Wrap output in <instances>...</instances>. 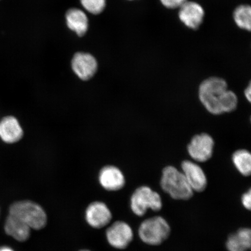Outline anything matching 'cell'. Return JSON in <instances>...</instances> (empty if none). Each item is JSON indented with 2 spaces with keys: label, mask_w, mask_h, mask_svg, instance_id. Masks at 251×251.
Here are the masks:
<instances>
[{
  "label": "cell",
  "mask_w": 251,
  "mask_h": 251,
  "mask_svg": "<svg viewBox=\"0 0 251 251\" xmlns=\"http://www.w3.org/2000/svg\"><path fill=\"white\" fill-rule=\"evenodd\" d=\"M106 241L112 247L117 250H125L133 240L132 228L127 223L118 221L109 225L105 231Z\"/></svg>",
  "instance_id": "obj_6"
},
{
  "label": "cell",
  "mask_w": 251,
  "mask_h": 251,
  "mask_svg": "<svg viewBox=\"0 0 251 251\" xmlns=\"http://www.w3.org/2000/svg\"><path fill=\"white\" fill-rule=\"evenodd\" d=\"M78 251H91L89 250L83 249V250H81Z\"/></svg>",
  "instance_id": "obj_24"
},
{
  "label": "cell",
  "mask_w": 251,
  "mask_h": 251,
  "mask_svg": "<svg viewBox=\"0 0 251 251\" xmlns=\"http://www.w3.org/2000/svg\"><path fill=\"white\" fill-rule=\"evenodd\" d=\"M241 202L245 208L249 211L251 209V190L250 189L247 192L243 194L241 197Z\"/></svg>",
  "instance_id": "obj_21"
},
{
  "label": "cell",
  "mask_w": 251,
  "mask_h": 251,
  "mask_svg": "<svg viewBox=\"0 0 251 251\" xmlns=\"http://www.w3.org/2000/svg\"><path fill=\"white\" fill-rule=\"evenodd\" d=\"M171 233V227L169 223L160 216L144 220L138 229V234L141 241L151 246H158L164 243Z\"/></svg>",
  "instance_id": "obj_4"
},
{
  "label": "cell",
  "mask_w": 251,
  "mask_h": 251,
  "mask_svg": "<svg viewBox=\"0 0 251 251\" xmlns=\"http://www.w3.org/2000/svg\"><path fill=\"white\" fill-rule=\"evenodd\" d=\"M99 179L101 186L109 191L120 190L126 183L123 173L113 166H107L102 168L100 172Z\"/></svg>",
  "instance_id": "obj_12"
},
{
  "label": "cell",
  "mask_w": 251,
  "mask_h": 251,
  "mask_svg": "<svg viewBox=\"0 0 251 251\" xmlns=\"http://www.w3.org/2000/svg\"><path fill=\"white\" fill-rule=\"evenodd\" d=\"M72 68L83 80L92 78L98 69V63L93 55L87 52H77L72 59Z\"/></svg>",
  "instance_id": "obj_9"
},
{
  "label": "cell",
  "mask_w": 251,
  "mask_h": 251,
  "mask_svg": "<svg viewBox=\"0 0 251 251\" xmlns=\"http://www.w3.org/2000/svg\"><path fill=\"white\" fill-rule=\"evenodd\" d=\"M161 4L168 9L179 8L188 0H159Z\"/></svg>",
  "instance_id": "obj_20"
},
{
  "label": "cell",
  "mask_w": 251,
  "mask_h": 251,
  "mask_svg": "<svg viewBox=\"0 0 251 251\" xmlns=\"http://www.w3.org/2000/svg\"><path fill=\"white\" fill-rule=\"evenodd\" d=\"M83 7L90 14L98 15L104 10L106 0H80Z\"/></svg>",
  "instance_id": "obj_19"
},
{
  "label": "cell",
  "mask_w": 251,
  "mask_h": 251,
  "mask_svg": "<svg viewBox=\"0 0 251 251\" xmlns=\"http://www.w3.org/2000/svg\"><path fill=\"white\" fill-rule=\"evenodd\" d=\"M23 136V128L17 118L8 116L0 121V138L4 142L8 144L17 143Z\"/></svg>",
  "instance_id": "obj_13"
},
{
  "label": "cell",
  "mask_w": 251,
  "mask_h": 251,
  "mask_svg": "<svg viewBox=\"0 0 251 251\" xmlns=\"http://www.w3.org/2000/svg\"><path fill=\"white\" fill-rule=\"evenodd\" d=\"M245 96H246V99L249 100V102L251 101V84H249V86H248L246 90H245L244 92Z\"/></svg>",
  "instance_id": "obj_22"
},
{
  "label": "cell",
  "mask_w": 251,
  "mask_h": 251,
  "mask_svg": "<svg viewBox=\"0 0 251 251\" xmlns=\"http://www.w3.org/2000/svg\"><path fill=\"white\" fill-rule=\"evenodd\" d=\"M0 251H15V250L10 247L4 246L0 247Z\"/></svg>",
  "instance_id": "obj_23"
},
{
  "label": "cell",
  "mask_w": 251,
  "mask_h": 251,
  "mask_svg": "<svg viewBox=\"0 0 251 251\" xmlns=\"http://www.w3.org/2000/svg\"><path fill=\"white\" fill-rule=\"evenodd\" d=\"M161 187L175 200L187 201L193 196L194 191L183 173L174 166H169L163 169Z\"/></svg>",
  "instance_id": "obj_3"
},
{
  "label": "cell",
  "mask_w": 251,
  "mask_h": 251,
  "mask_svg": "<svg viewBox=\"0 0 251 251\" xmlns=\"http://www.w3.org/2000/svg\"><path fill=\"white\" fill-rule=\"evenodd\" d=\"M234 23L240 29L250 31L251 28V8L249 5L238 6L233 15Z\"/></svg>",
  "instance_id": "obj_18"
},
{
  "label": "cell",
  "mask_w": 251,
  "mask_h": 251,
  "mask_svg": "<svg viewBox=\"0 0 251 251\" xmlns=\"http://www.w3.org/2000/svg\"><path fill=\"white\" fill-rule=\"evenodd\" d=\"M226 247L228 251H248L251 247V231L249 228H241L228 235Z\"/></svg>",
  "instance_id": "obj_16"
},
{
  "label": "cell",
  "mask_w": 251,
  "mask_h": 251,
  "mask_svg": "<svg viewBox=\"0 0 251 251\" xmlns=\"http://www.w3.org/2000/svg\"><path fill=\"white\" fill-rule=\"evenodd\" d=\"M214 141L210 135L206 133L196 135L188 146V152L195 161L204 162L211 158Z\"/></svg>",
  "instance_id": "obj_8"
},
{
  "label": "cell",
  "mask_w": 251,
  "mask_h": 251,
  "mask_svg": "<svg viewBox=\"0 0 251 251\" xmlns=\"http://www.w3.org/2000/svg\"><path fill=\"white\" fill-rule=\"evenodd\" d=\"M84 218L90 227L100 229L109 226L112 221V213L105 203L96 201L87 206Z\"/></svg>",
  "instance_id": "obj_7"
},
{
  "label": "cell",
  "mask_w": 251,
  "mask_h": 251,
  "mask_svg": "<svg viewBox=\"0 0 251 251\" xmlns=\"http://www.w3.org/2000/svg\"><path fill=\"white\" fill-rule=\"evenodd\" d=\"M178 18L187 27L197 30L203 23L205 11L199 3L186 1L179 8Z\"/></svg>",
  "instance_id": "obj_10"
},
{
  "label": "cell",
  "mask_w": 251,
  "mask_h": 251,
  "mask_svg": "<svg viewBox=\"0 0 251 251\" xmlns=\"http://www.w3.org/2000/svg\"><path fill=\"white\" fill-rule=\"evenodd\" d=\"M129 1H133V0H129Z\"/></svg>",
  "instance_id": "obj_26"
},
{
  "label": "cell",
  "mask_w": 251,
  "mask_h": 251,
  "mask_svg": "<svg viewBox=\"0 0 251 251\" xmlns=\"http://www.w3.org/2000/svg\"><path fill=\"white\" fill-rule=\"evenodd\" d=\"M66 24L78 36H83L89 29V20L84 12L78 8L69 9L65 15Z\"/></svg>",
  "instance_id": "obj_15"
},
{
  "label": "cell",
  "mask_w": 251,
  "mask_h": 251,
  "mask_svg": "<svg viewBox=\"0 0 251 251\" xmlns=\"http://www.w3.org/2000/svg\"><path fill=\"white\" fill-rule=\"evenodd\" d=\"M130 205L135 215L142 217L149 209L153 212L161 211L163 203L159 193L148 186H143L134 191L130 198Z\"/></svg>",
  "instance_id": "obj_5"
},
{
  "label": "cell",
  "mask_w": 251,
  "mask_h": 251,
  "mask_svg": "<svg viewBox=\"0 0 251 251\" xmlns=\"http://www.w3.org/2000/svg\"><path fill=\"white\" fill-rule=\"evenodd\" d=\"M4 229L5 233L18 242H25L30 237L31 229L24 222L11 215L6 218Z\"/></svg>",
  "instance_id": "obj_14"
},
{
  "label": "cell",
  "mask_w": 251,
  "mask_h": 251,
  "mask_svg": "<svg viewBox=\"0 0 251 251\" xmlns=\"http://www.w3.org/2000/svg\"><path fill=\"white\" fill-rule=\"evenodd\" d=\"M0 216H1V209H0Z\"/></svg>",
  "instance_id": "obj_25"
},
{
  "label": "cell",
  "mask_w": 251,
  "mask_h": 251,
  "mask_svg": "<svg viewBox=\"0 0 251 251\" xmlns=\"http://www.w3.org/2000/svg\"><path fill=\"white\" fill-rule=\"evenodd\" d=\"M182 173L191 189L201 193L207 187V178L202 169L199 165L190 161H184L181 164Z\"/></svg>",
  "instance_id": "obj_11"
},
{
  "label": "cell",
  "mask_w": 251,
  "mask_h": 251,
  "mask_svg": "<svg viewBox=\"0 0 251 251\" xmlns=\"http://www.w3.org/2000/svg\"><path fill=\"white\" fill-rule=\"evenodd\" d=\"M20 220L31 230H40L47 224V213L40 204L30 200H21L12 203L9 214Z\"/></svg>",
  "instance_id": "obj_2"
},
{
  "label": "cell",
  "mask_w": 251,
  "mask_h": 251,
  "mask_svg": "<svg viewBox=\"0 0 251 251\" xmlns=\"http://www.w3.org/2000/svg\"><path fill=\"white\" fill-rule=\"evenodd\" d=\"M233 161L238 172L244 176H250L251 174V155L249 151L239 150L233 155Z\"/></svg>",
  "instance_id": "obj_17"
},
{
  "label": "cell",
  "mask_w": 251,
  "mask_h": 251,
  "mask_svg": "<svg viewBox=\"0 0 251 251\" xmlns=\"http://www.w3.org/2000/svg\"><path fill=\"white\" fill-rule=\"evenodd\" d=\"M199 98L207 111L213 115L233 111L238 104L237 97L228 90L226 81L218 77L202 81L199 88Z\"/></svg>",
  "instance_id": "obj_1"
}]
</instances>
